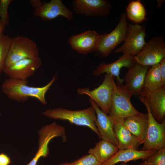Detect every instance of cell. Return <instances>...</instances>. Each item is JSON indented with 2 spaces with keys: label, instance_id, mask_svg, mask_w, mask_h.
<instances>
[{
  "label": "cell",
  "instance_id": "d4e9b609",
  "mask_svg": "<svg viewBox=\"0 0 165 165\" xmlns=\"http://www.w3.org/2000/svg\"><path fill=\"white\" fill-rule=\"evenodd\" d=\"M145 160L149 165H165V147L158 150Z\"/></svg>",
  "mask_w": 165,
  "mask_h": 165
},
{
  "label": "cell",
  "instance_id": "5bb4252c",
  "mask_svg": "<svg viewBox=\"0 0 165 165\" xmlns=\"http://www.w3.org/2000/svg\"><path fill=\"white\" fill-rule=\"evenodd\" d=\"M89 102L94 108L96 115V126L102 140L108 141L117 146V142L114 130L115 119L103 112L91 99Z\"/></svg>",
  "mask_w": 165,
  "mask_h": 165
},
{
  "label": "cell",
  "instance_id": "d590c367",
  "mask_svg": "<svg viewBox=\"0 0 165 165\" xmlns=\"http://www.w3.org/2000/svg\"><path fill=\"white\" fill-rule=\"evenodd\" d=\"M1 113H0V116H1Z\"/></svg>",
  "mask_w": 165,
  "mask_h": 165
},
{
  "label": "cell",
  "instance_id": "f546056e",
  "mask_svg": "<svg viewBox=\"0 0 165 165\" xmlns=\"http://www.w3.org/2000/svg\"><path fill=\"white\" fill-rule=\"evenodd\" d=\"M29 2L35 9L40 5L42 2L40 0H30L29 1Z\"/></svg>",
  "mask_w": 165,
  "mask_h": 165
},
{
  "label": "cell",
  "instance_id": "7c38bea8",
  "mask_svg": "<svg viewBox=\"0 0 165 165\" xmlns=\"http://www.w3.org/2000/svg\"><path fill=\"white\" fill-rule=\"evenodd\" d=\"M34 13L45 21H51L59 16L71 20L74 15L72 10L65 6L61 0H51L48 2H42L34 9Z\"/></svg>",
  "mask_w": 165,
  "mask_h": 165
},
{
  "label": "cell",
  "instance_id": "5b68a950",
  "mask_svg": "<svg viewBox=\"0 0 165 165\" xmlns=\"http://www.w3.org/2000/svg\"><path fill=\"white\" fill-rule=\"evenodd\" d=\"M115 79L112 75L106 74L102 83L98 87L92 90H90L89 88H78L77 93L80 95L88 96L103 112L108 115L116 84Z\"/></svg>",
  "mask_w": 165,
  "mask_h": 165
},
{
  "label": "cell",
  "instance_id": "8fae6325",
  "mask_svg": "<svg viewBox=\"0 0 165 165\" xmlns=\"http://www.w3.org/2000/svg\"><path fill=\"white\" fill-rule=\"evenodd\" d=\"M72 7L77 14L86 16H103L109 14L112 8L107 0H74Z\"/></svg>",
  "mask_w": 165,
  "mask_h": 165
},
{
  "label": "cell",
  "instance_id": "7a4b0ae2",
  "mask_svg": "<svg viewBox=\"0 0 165 165\" xmlns=\"http://www.w3.org/2000/svg\"><path fill=\"white\" fill-rule=\"evenodd\" d=\"M43 115L51 119L66 120L71 124L88 127L101 139L95 124L96 112L91 105L88 108L81 110H72L60 107L49 109L44 112Z\"/></svg>",
  "mask_w": 165,
  "mask_h": 165
},
{
  "label": "cell",
  "instance_id": "ac0fdd59",
  "mask_svg": "<svg viewBox=\"0 0 165 165\" xmlns=\"http://www.w3.org/2000/svg\"><path fill=\"white\" fill-rule=\"evenodd\" d=\"M123 119L115 120L114 130L119 149H137L142 143L125 127Z\"/></svg>",
  "mask_w": 165,
  "mask_h": 165
},
{
  "label": "cell",
  "instance_id": "ffe728a7",
  "mask_svg": "<svg viewBox=\"0 0 165 165\" xmlns=\"http://www.w3.org/2000/svg\"><path fill=\"white\" fill-rule=\"evenodd\" d=\"M158 150L148 151L138 150L134 149H119L110 159L102 165H115L119 162L126 163L139 159L146 160L156 153Z\"/></svg>",
  "mask_w": 165,
  "mask_h": 165
},
{
  "label": "cell",
  "instance_id": "d6a6232c",
  "mask_svg": "<svg viewBox=\"0 0 165 165\" xmlns=\"http://www.w3.org/2000/svg\"><path fill=\"white\" fill-rule=\"evenodd\" d=\"M138 165H149L147 163L146 161L145 160L144 161L142 162Z\"/></svg>",
  "mask_w": 165,
  "mask_h": 165
},
{
  "label": "cell",
  "instance_id": "6da1fadb",
  "mask_svg": "<svg viewBox=\"0 0 165 165\" xmlns=\"http://www.w3.org/2000/svg\"><path fill=\"white\" fill-rule=\"evenodd\" d=\"M57 76L56 73L47 84L41 87L29 86L28 79L9 78L2 84V90L8 98L18 102H25L29 97H33L37 99L42 104L46 105L47 102L46 94L56 81Z\"/></svg>",
  "mask_w": 165,
  "mask_h": 165
},
{
  "label": "cell",
  "instance_id": "1f68e13d",
  "mask_svg": "<svg viewBox=\"0 0 165 165\" xmlns=\"http://www.w3.org/2000/svg\"><path fill=\"white\" fill-rule=\"evenodd\" d=\"M5 26L0 22V36L3 33Z\"/></svg>",
  "mask_w": 165,
  "mask_h": 165
},
{
  "label": "cell",
  "instance_id": "9a60e30c",
  "mask_svg": "<svg viewBox=\"0 0 165 165\" xmlns=\"http://www.w3.org/2000/svg\"><path fill=\"white\" fill-rule=\"evenodd\" d=\"M148 103L152 116L159 123L165 120V86L154 91L142 89L140 94Z\"/></svg>",
  "mask_w": 165,
  "mask_h": 165
},
{
  "label": "cell",
  "instance_id": "30bf717a",
  "mask_svg": "<svg viewBox=\"0 0 165 165\" xmlns=\"http://www.w3.org/2000/svg\"><path fill=\"white\" fill-rule=\"evenodd\" d=\"M42 64V60L39 57L25 59L5 68L3 72L9 78L26 80L33 75Z\"/></svg>",
  "mask_w": 165,
  "mask_h": 165
},
{
  "label": "cell",
  "instance_id": "ba28073f",
  "mask_svg": "<svg viewBox=\"0 0 165 165\" xmlns=\"http://www.w3.org/2000/svg\"><path fill=\"white\" fill-rule=\"evenodd\" d=\"M165 58V41L161 36H155L149 40L142 50L134 57L135 63L143 66L159 64Z\"/></svg>",
  "mask_w": 165,
  "mask_h": 165
},
{
  "label": "cell",
  "instance_id": "277c9868",
  "mask_svg": "<svg viewBox=\"0 0 165 165\" xmlns=\"http://www.w3.org/2000/svg\"><path fill=\"white\" fill-rule=\"evenodd\" d=\"M124 85L116 84L114 87L108 115L115 120L123 119L140 113L133 106L131 99L133 96Z\"/></svg>",
  "mask_w": 165,
  "mask_h": 165
},
{
  "label": "cell",
  "instance_id": "e0dca14e",
  "mask_svg": "<svg viewBox=\"0 0 165 165\" xmlns=\"http://www.w3.org/2000/svg\"><path fill=\"white\" fill-rule=\"evenodd\" d=\"M149 68L135 62L128 69L123 79L125 87L133 95L140 94L143 88L146 74Z\"/></svg>",
  "mask_w": 165,
  "mask_h": 165
},
{
  "label": "cell",
  "instance_id": "3957f363",
  "mask_svg": "<svg viewBox=\"0 0 165 165\" xmlns=\"http://www.w3.org/2000/svg\"><path fill=\"white\" fill-rule=\"evenodd\" d=\"M129 23L126 14L122 13L117 24L109 33L100 35L95 56L108 57L120 44L124 41L128 28Z\"/></svg>",
  "mask_w": 165,
  "mask_h": 165
},
{
  "label": "cell",
  "instance_id": "d6986e66",
  "mask_svg": "<svg viewBox=\"0 0 165 165\" xmlns=\"http://www.w3.org/2000/svg\"><path fill=\"white\" fill-rule=\"evenodd\" d=\"M125 127L142 144L146 136L148 127L147 113H139L123 119Z\"/></svg>",
  "mask_w": 165,
  "mask_h": 165
},
{
  "label": "cell",
  "instance_id": "cb8c5ba5",
  "mask_svg": "<svg viewBox=\"0 0 165 165\" xmlns=\"http://www.w3.org/2000/svg\"><path fill=\"white\" fill-rule=\"evenodd\" d=\"M11 38L3 33L0 36V73L3 71Z\"/></svg>",
  "mask_w": 165,
  "mask_h": 165
},
{
  "label": "cell",
  "instance_id": "4fadbf2b",
  "mask_svg": "<svg viewBox=\"0 0 165 165\" xmlns=\"http://www.w3.org/2000/svg\"><path fill=\"white\" fill-rule=\"evenodd\" d=\"M100 36L96 31L89 30L70 36L68 42L73 50L79 53L86 54L95 52Z\"/></svg>",
  "mask_w": 165,
  "mask_h": 165
},
{
  "label": "cell",
  "instance_id": "7402d4cb",
  "mask_svg": "<svg viewBox=\"0 0 165 165\" xmlns=\"http://www.w3.org/2000/svg\"><path fill=\"white\" fill-rule=\"evenodd\" d=\"M163 87L159 64L151 66L148 69L145 75L143 89L148 91H154Z\"/></svg>",
  "mask_w": 165,
  "mask_h": 165
},
{
  "label": "cell",
  "instance_id": "8992f818",
  "mask_svg": "<svg viewBox=\"0 0 165 165\" xmlns=\"http://www.w3.org/2000/svg\"><path fill=\"white\" fill-rule=\"evenodd\" d=\"M39 53L37 44L31 39L22 36L11 38L4 68L23 59L38 57Z\"/></svg>",
  "mask_w": 165,
  "mask_h": 165
},
{
  "label": "cell",
  "instance_id": "f1b7e54d",
  "mask_svg": "<svg viewBox=\"0 0 165 165\" xmlns=\"http://www.w3.org/2000/svg\"><path fill=\"white\" fill-rule=\"evenodd\" d=\"M10 158L4 153H0V165H9L11 163Z\"/></svg>",
  "mask_w": 165,
  "mask_h": 165
},
{
  "label": "cell",
  "instance_id": "2e32d148",
  "mask_svg": "<svg viewBox=\"0 0 165 165\" xmlns=\"http://www.w3.org/2000/svg\"><path fill=\"white\" fill-rule=\"evenodd\" d=\"M135 63L134 57L123 54L116 61L112 63H100L93 70V74L98 76L104 73L110 74L116 77L118 85H122L124 80L119 76L121 69L126 67L128 69Z\"/></svg>",
  "mask_w": 165,
  "mask_h": 165
},
{
  "label": "cell",
  "instance_id": "44dd1931",
  "mask_svg": "<svg viewBox=\"0 0 165 165\" xmlns=\"http://www.w3.org/2000/svg\"><path fill=\"white\" fill-rule=\"evenodd\" d=\"M117 146L107 141L102 140L90 148L88 153L102 164L111 158L118 151Z\"/></svg>",
  "mask_w": 165,
  "mask_h": 165
},
{
  "label": "cell",
  "instance_id": "4316f807",
  "mask_svg": "<svg viewBox=\"0 0 165 165\" xmlns=\"http://www.w3.org/2000/svg\"><path fill=\"white\" fill-rule=\"evenodd\" d=\"M11 0H0V22L5 26L8 22V8Z\"/></svg>",
  "mask_w": 165,
  "mask_h": 165
},
{
  "label": "cell",
  "instance_id": "836d02e7",
  "mask_svg": "<svg viewBox=\"0 0 165 165\" xmlns=\"http://www.w3.org/2000/svg\"><path fill=\"white\" fill-rule=\"evenodd\" d=\"M118 165H128V164H127L126 163H121L120 164H119Z\"/></svg>",
  "mask_w": 165,
  "mask_h": 165
},
{
  "label": "cell",
  "instance_id": "e575fe53",
  "mask_svg": "<svg viewBox=\"0 0 165 165\" xmlns=\"http://www.w3.org/2000/svg\"><path fill=\"white\" fill-rule=\"evenodd\" d=\"M57 165H65V163H60V164H59Z\"/></svg>",
  "mask_w": 165,
  "mask_h": 165
},
{
  "label": "cell",
  "instance_id": "52a82bcc",
  "mask_svg": "<svg viewBox=\"0 0 165 165\" xmlns=\"http://www.w3.org/2000/svg\"><path fill=\"white\" fill-rule=\"evenodd\" d=\"M139 99L145 105L148 116L147 134L141 150H158L165 147V120L161 123L157 122L151 113L146 99L140 95Z\"/></svg>",
  "mask_w": 165,
  "mask_h": 165
},
{
  "label": "cell",
  "instance_id": "9c48e42d",
  "mask_svg": "<svg viewBox=\"0 0 165 165\" xmlns=\"http://www.w3.org/2000/svg\"><path fill=\"white\" fill-rule=\"evenodd\" d=\"M146 28L144 25L129 24L127 33L123 44L114 51L116 53L134 57L143 49L145 41Z\"/></svg>",
  "mask_w": 165,
  "mask_h": 165
},
{
  "label": "cell",
  "instance_id": "4dcf8cb0",
  "mask_svg": "<svg viewBox=\"0 0 165 165\" xmlns=\"http://www.w3.org/2000/svg\"><path fill=\"white\" fill-rule=\"evenodd\" d=\"M157 5L156 6V7L160 9L161 8L162 3L164 2V0H157Z\"/></svg>",
  "mask_w": 165,
  "mask_h": 165
},
{
  "label": "cell",
  "instance_id": "603a6c76",
  "mask_svg": "<svg viewBox=\"0 0 165 165\" xmlns=\"http://www.w3.org/2000/svg\"><path fill=\"white\" fill-rule=\"evenodd\" d=\"M127 18L135 24H138L146 19V11L140 0L132 1L126 8Z\"/></svg>",
  "mask_w": 165,
  "mask_h": 165
},
{
  "label": "cell",
  "instance_id": "484cf974",
  "mask_svg": "<svg viewBox=\"0 0 165 165\" xmlns=\"http://www.w3.org/2000/svg\"><path fill=\"white\" fill-rule=\"evenodd\" d=\"M102 164L92 155L89 154L74 161L65 163V165H102Z\"/></svg>",
  "mask_w": 165,
  "mask_h": 165
},
{
  "label": "cell",
  "instance_id": "83f0119b",
  "mask_svg": "<svg viewBox=\"0 0 165 165\" xmlns=\"http://www.w3.org/2000/svg\"><path fill=\"white\" fill-rule=\"evenodd\" d=\"M160 75L162 79V85L165 86V58H163L159 63Z\"/></svg>",
  "mask_w": 165,
  "mask_h": 165
}]
</instances>
